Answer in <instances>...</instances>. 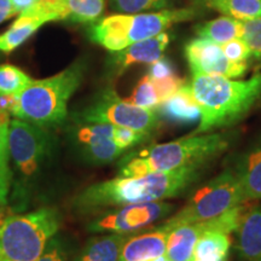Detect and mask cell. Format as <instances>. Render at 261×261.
I'll use <instances>...</instances> for the list:
<instances>
[{
	"instance_id": "obj_33",
	"label": "cell",
	"mask_w": 261,
	"mask_h": 261,
	"mask_svg": "<svg viewBox=\"0 0 261 261\" xmlns=\"http://www.w3.org/2000/svg\"><path fill=\"white\" fill-rule=\"evenodd\" d=\"M35 261H67V249L58 238L52 237L40 256Z\"/></svg>"
},
{
	"instance_id": "obj_7",
	"label": "cell",
	"mask_w": 261,
	"mask_h": 261,
	"mask_svg": "<svg viewBox=\"0 0 261 261\" xmlns=\"http://www.w3.org/2000/svg\"><path fill=\"white\" fill-rule=\"evenodd\" d=\"M244 201L242 182L236 167L227 168L198 189L165 225L172 230L179 225L213 219Z\"/></svg>"
},
{
	"instance_id": "obj_28",
	"label": "cell",
	"mask_w": 261,
	"mask_h": 261,
	"mask_svg": "<svg viewBox=\"0 0 261 261\" xmlns=\"http://www.w3.org/2000/svg\"><path fill=\"white\" fill-rule=\"evenodd\" d=\"M172 0H112V6L120 14H139L149 10L167 9Z\"/></svg>"
},
{
	"instance_id": "obj_8",
	"label": "cell",
	"mask_w": 261,
	"mask_h": 261,
	"mask_svg": "<svg viewBox=\"0 0 261 261\" xmlns=\"http://www.w3.org/2000/svg\"><path fill=\"white\" fill-rule=\"evenodd\" d=\"M85 123H110L149 135L159 125V114L154 109L137 107L121 99L113 90H107L79 114Z\"/></svg>"
},
{
	"instance_id": "obj_32",
	"label": "cell",
	"mask_w": 261,
	"mask_h": 261,
	"mask_svg": "<svg viewBox=\"0 0 261 261\" xmlns=\"http://www.w3.org/2000/svg\"><path fill=\"white\" fill-rule=\"evenodd\" d=\"M152 84H154L156 92H158L160 104H161L163 100H166L169 98L172 94H174L177 91L180 89L181 86H184V81L180 77L178 76L177 74L171 75V76L163 77V79H156L152 80Z\"/></svg>"
},
{
	"instance_id": "obj_6",
	"label": "cell",
	"mask_w": 261,
	"mask_h": 261,
	"mask_svg": "<svg viewBox=\"0 0 261 261\" xmlns=\"http://www.w3.org/2000/svg\"><path fill=\"white\" fill-rule=\"evenodd\" d=\"M61 225L55 208L11 215L0 226V261H35Z\"/></svg>"
},
{
	"instance_id": "obj_30",
	"label": "cell",
	"mask_w": 261,
	"mask_h": 261,
	"mask_svg": "<svg viewBox=\"0 0 261 261\" xmlns=\"http://www.w3.org/2000/svg\"><path fill=\"white\" fill-rule=\"evenodd\" d=\"M221 48H223L225 56L230 61L236 62V63L247 62L252 56L249 47H248L246 41L242 38H237L225 42V44L221 45Z\"/></svg>"
},
{
	"instance_id": "obj_29",
	"label": "cell",
	"mask_w": 261,
	"mask_h": 261,
	"mask_svg": "<svg viewBox=\"0 0 261 261\" xmlns=\"http://www.w3.org/2000/svg\"><path fill=\"white\" fill-rule=\"evenodd\" d=\"M242 39L249 47L252 56L261 58V17L243 22Z\"/></svg>"
},
{
	"instance_id": "obj_35",
	"label": "cell",
	"mask_w": 261,
	"mask_h": 261,
	"mask_svg": "<svg viewBox=\"0 0 261 261\" xmlns=\"http://www.w3.org/2000/svg\"><path fill=\"white\" fill-rule=\"evenodd\" d=\"M16 15L17 12L11 4V0H0V24Z\"/></svg>"
},
{
	"instance_id": "obj_16",
	"label": "cell",
	"mask_w": 261,
	"mask_h": 261,
	"mask_svg": "<svg viewBox=\"0 0 261 261\" xmlns=\"http://www.w3.org/2000/svg\"><path fill=\"white\" fill-rule=\"evenodd\" d=\"M215 218L173 227L168 234L166 255L171 261H191L196 244L205 231L217 230ZM218 231V230H217Z\"/></svg>"
},
{
	"instance_id": "obj_2",
	"label": "cell",
	"mask_w": 261,
	"mask_h": 261,
	"mask_svg": "<svg viewBox=\"0 0 261 261\" xmlns=\"http://www.w3.org/2000/svg\"><path fill=\"white\" fill-rule=\"evenodd\" d=\"M191 92L201 109V120L194 135H203L240 121L261 97V74L249 80L195 74Z\"/></svg>"
},
{
	"instance_id": "obj_26",
	"label": "cell",
	"mask_w": 261,
	"mask_h": 261,
	"mask_svg": "<svg viewBox=\"0 0 261 261\" xmlns=\"http://www.w3.org/2000/svg\"><path fill=\"white\" fill-rule=\"evenodd\" d=\"M33 81L21 68L12 64L0 65V93L18 96Z\"/></svg>"
},
{
	"instance_id": "obj_5",
	"label": "cell",
	"mask_w": 261,
	"mask_h": 261,
	"mask_svg": "<svg viewBox=\"0 0 261 261\" xmlns=\"http://www.w3.org/2000/svg\"><path fill=\"white\" fill-rule=\"evenodd\" d=\"M196 16L194 8L162 10L139 14H115L99 18L90 27L91 40L110 52H117L137 41L156 37L175 23Z\"/></svg>"
},
{
	"instance_id": "obj_4",
	"label": "cell",
	"mask_w": 261,
	"mask_h": 261,
	"mask_svg": "<svg viewBox=\"0 0 261 261\" xmlns=\"http://www.w3.org/2000/svg\"><path fill=\"white\" fill-rule=\"evenodd\" d=\"M85 70L86 63L80 60L54 76L33 80L16 96L12 115L41 127L62 123L67 117L70 97L83 83Z\"/></svg>"
},
{
	"instance_id": "obj_15",
	"label": "cell",
	"mask_w": 261,
	"mask_h": 261,
	"mask_svg": "<svg viewBox=\"0 0 261 261\" xmlns=\"http://www.w3.org/2000/svg\"><path fill=\"white\" fill-rule=\"evenodd\" d=\"M171 228L165 224L148 232L128 237L123 243L119 261H145L166 254Z\"/></svg>"
},
{
	"instance_id": "obj_21",
	"label": "cell",
	"mask_w": 261,
	"mask_h": 261,
	"mask_svg": "<svg viewBox=\"0 0 261 261\" xmlns=\"http://www.w3.org/2000/svg\"><path fill=\"white\" fill-rule=\"evenodd\" d=\"M45 23L47 22L40 17L19 14L17 19L10 25L8 31L0 34V52L11 54L23 45Z\"/></svg>"
},
{
	"instance_id": "obj_3",
	"label": "cell",
	"mask_w": 261,
	"mask_h": 261,
	"mask_svg": "<svg viewBox=\"0 0 261 261\" xmlns=\"http://www.w3.org/2000/svg\"><path fill=\"white\" fill-rule=\"evenodd\" d=\"M230 138L224 133H203L151 145L123 160L120 175L140 177L181 168H201L228 148Z\"/></svg>"
},
{
	"instance_id": "obj_14",
	"label": "cell",
	"mask_w": 261,
	"mask_h": 261,
	"mask_svg": "<svg viewBox=\"0 0 261 261\" xmlns=\"http://www.w3.org/2000/svg\"><path fill=\"white\" fill-rule=\"evenodd\" d=\"M169 44V35L166 32L156 37L137 41L121 51L113 52L109 64L114 73L120 75L135 64H151L162 57Z\"/></svg>"
},
{
	"instance_id": "obj_38",
	"label": "cell",
	"mask_w": 261,
	"mask_h": 261,
	"mask_svg": "<svg viewBox=\"0 0 261 261\" xmlns=\"http://www.w3.org/2000/svg\"><path fill=\"white\" fill-rule=\"evenodd\" d=\"M221 261H227V257H226V259H224V260H221Z\"/></svg>"
},
{
	"instance_id": "obj_17",
	"label": "cell",
	"mask_w": 261,
	"mask_h": 261,
	"mask_svg": "<svg viewBox=\"0 0 261 261\" xmlns=\"http://www.w3.org/2000/svg\"><path fill=\"white\" fill-rule=\"evenodd\" d=\"M159 112L168 121L181 125L200 122L201 109L191 92L190 85H184L159 106Z\"/></svg>"
},
{
	"instance_id": "obj_24",
	"label": "cell",
	"mask_w": 261,
	"mask_h": 261,
	"mask_svg": "<svg viewBox=\"0 0 261 261\" xmlns=\"http://www.w3.org/2000/svg\"><path fill=\"white\" fill-rule=\"evenodd\" d=\"M202 4L238 21L261 17V0H201Z\"/></svg>"
},
{
	"instance_id": "obj_1",
	"label": "cell",
	"mask_w": 261,
	"mask_h": 261,
	"mask_svg": "<svg viewBox=\"0 0 261 261\" xmlns=\"http://www.w3.org/2000/svg\"><path fill=\"white\" fill-rule=\"evenodd\" d=\"M201 177V168L150 173L140 177H121L97 182L75 198V208L91 213L108 207L163 201L187 191Z\"/></svg>"
},
{
	"instance_id": "obj_11",
	"label": "cell",
	"mask_w": 261,
	"mask_h": 261,
	"mask_svg": "<svg viewBox=\"0 0 261 261\" xmlns=\"http://www.w3.org/2000/svg\"><path fill=\"white\" fill-rule=\"evenodd\" d=\"M185 57L192 75L204 74L231 79L242 76L248 68L247 62L236 63L228 60L221 45L201 38L188 42L185 46Z\"/></svg>"
},
{
	"instance_id": "obj_25",
	"label": "cell",
	"mask_w": 261,
	"mask_h": 261,
	"mask_svg": "<svg viewBox=\"0 0 261 261\" xmlns=\"http://www.w3.org/2000/svg\"><path fill=\"white\" fill-rule=\"evenodd\" d=\"M10 114L0 112V205H5L11 182V171L9 167V125Z\"/></svg>"
},
{
	"instance_id": "obj_36",
	"label": "cell",
	"mask_w": 261,
	"mask_h": 261,
	"mask_svg": "<svg viewBox=\"0 0 261 261\" xmlns=\"http://www.w3.org/2000/svg\"><path fill=\"white\" fill-rule=\"evenodd\" d=\"M35 2H37V0H11V4L16 10V12H17V15H19L21 12L32 8Z\"/></svg>"
},
{
	"instance_id": "obj_10",
	"label": "cell",
	"mask_w": 261,
	"mask_h": 261,
	"mask_svg": "<svg viewBox=\"0 0 261 261\" xmlns=\"http://www.w3.org/2000/svg\"><path fill=\"white\" fill-rule=\"evenodd\" d=\"M174 205L165 201L123 205L91 221L87 228L91 232L129 233L163 219L171 214Z\"/></svg>"
},
{
	"instance_id": "obj_20",
	"label": "cell",
	"mask_w": 261,
	"mask_h": 261,
	"mask_svg": "<svg viewBox=\"0 0 261 261\" xmlns=\"http://www.w3.org/2000/svg\"><path fill=\"white\" fill-rule=\"evenodd\" d=\"M128 233H109L92 237L73 261H119Z\"/></svg>"
},
{
	"instance_id": "obj_18",
	"label": "cell",
	"mask_w": 261,
	"mask_h": 261,
	"mask_svg": "<svg viewBox=\"0 0 261 261\" xmlns=\"http://www.w3.org/2000/svg\"><path fill=\"white\" fill-rule=\"evenodd\" d=\"M236 231L240 256L246 261H261V207L243 215Z\"/></svg>"
},
{
	"instance_id": "obj_13",
	"label": "cell",
	"mask_w": 261,
	"mask_h": 261,
	"mask_svg": "<svg viewBox=\"0 0 261 261\" xmlns=\"http://www.w3.org/2000/svg\"><path fill=\"white\" fill-rule=\"evenodd\" d=\"M115 126L110 123H86L75 132V139L87 161L103 165L121 155L122 150L114 142Z\"/></svg>"
},
{
	"instance_id": "obj_12",
	"label": "cell",
	"mask_w": 261,
	"mask_h": 261,
	"mask_svg": "<svg viewBox=\"0 0 261 261\" xmlns=\"http://www.w3.org/2000/svg\"><path fill=\"white\" fill-rule=\"evenodd\" d=\"M106 0H37L21 14L35 16L46 22L67 21L71 23H94L102 17Z\"/></svg>"
},
{
	"instance_id": "obj_31",
	"label": "cell",
	"mask_w": 261,
	"mask_h": 261,
	"mask_svg": "<svg viewBox=\"0 0 261 261\" xmlns=\"http://www.w3.org/2000/svg\"><path fill=\"white\" fill-rule=\"evenodd\" d=\"M146 136L148 135L138 132V130L126 128V127L115 126V128H114L113 138H114V142L116 143V145L123 151V150L132 148V146L137 145L138 143L142 142V140H144Z\"/></svg>"
},
{
	"instance_id": "obj_37",
	"label": "cell",
	"mask_w": 261,
	"mask_h": 261,
	"mask_svg": "<svg viewBox=\"0 0 261 261\" xmlns=\"http://www.w3.org/2000/svg\"><path fill=\"white\" fill-rule=\"evenodd\" d=\"M145 261H171L168 259V256L166 255V254H163L161 256H158V257H154V259H150V260H145Z\"/></svg>"
},
{
	"instance_id": "obj_22",
	"label": "cell",
	"mask_w": 261,
	"mask_h": 261,
	"mask_svg": "<svg viewBox=\"0 0 261 261\" xmlns=\"http://www.w3.org/2000/svg\"><path fill=\"white\" fill-rule=\"evenodd\" d=\"M198 38L223 45L233 39L243 37V22L228 16H221L196 27Z\"/></svg>"
},
{
	"instance_id": "obj_34",
	"label": "cell",
	"mask_w": 261,
	"mask_h": 261,
	"mask_svg": "<svg viewBox=\"0 0 261 261\" xmlns=\"http://www.w3.org/2000/svg\"><path fill=\"white\" fill-rule=\"evenodd\" d=\"M175 70L173 68V65L169 60L167 58L161 57L160 60H158L154 63L150 64L149 68V77L152 80L156 79H163V77L171 76V75H174Z\"/></svg>"
},
{
	"instance_id": "obj_9",
	"label": "cell",
	"mask_w": 261,
	"mask_h": 261,
	"mask_svg": "<svg viewBox=\"0 0 261 261\" xmlns=\"http://www.w3.org/2000/svg\"><path fill=\"white\" fill-rule=\"evenodd\" d=\"M9 154L19 174L32 178L38 174L47 154L48 136L41 126L14 119L9 125Z\"/></svg>"
},
{
	"instance_id": "obj_19",
	"label": "cell",
	"mask_w": 261,
	"mask_h": 261,
	"mask_svg": "<svg viewBox=\"0 0 261 261\" xmlns=\"http://www.w3.org/2000/svg\"><path fill=\"white\" fill-rule=\"evenodd\" d=\"M236 169L242 182L244 200H261V139L244 151Z\"/></svg>"
},
{
	"instance_id": "obj_27",
	"label": "cell",
	"mask_w": 261,
	"mask_h": 261,
	"mask_svg": "<svg viewBox=\"0 0 261 261\" xmlns=\"http://www.w3.org/2000/svg\"><path fill=\"white\" fill-rule=\"evenodd\" d=\"M126 100L137 107L145 108V109H158L160 106V99L154 84L150 80L148 74L144 75L138 81V84L133 89V92L130 93V96Z\"/></svg>"
},
{
	"instance_id": "obj_23",
	"label": "cell",
	"mask_w": 261,
	"mask_h": 261,
	"mask_svg": "<svg viewBox=\"0 0 261 261\" xmlns=\"http://www.w3.org/2000/svg\"><path fill=\"white\" fill-rule=\"evenodd\" d=\"M231 240L221 231H205L196 244L191 261H221L228 257Z\"/></svg>"
}]
</instances>
